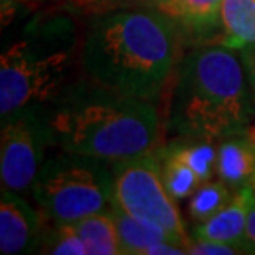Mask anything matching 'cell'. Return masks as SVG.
Instances as JSON below:
<instances>
[{
	"label": "cell",
	"instance_id": "1",
	"mask_svg": "<svg viewBox=\"0 0 255 255\" xmlns=\"http://www.w3.org/2000/svg\"><path fill=\"white\" fill-rule=\"evenodd\" d=\"M179 52L176 20L156 8L116 7L96 15L81 37L83 76L110 90L154 100Z\"/></svg>",
	"mask_w": 255,
	"mask_h": 255
},
{
	"label": "cell",
	"instance_id": "2",
	"mask_svg": "<svg viewBox=\"0 0 255 255\" xmlns=\"http://www.w3.org/2000/svg\"><path fill=\"white\" fill-rule=\"evenodd\" d=\"M52 146L110 162L156 151L159 113L152 100L76 78L45 108Z\"/></svg>",
	"mask_w": 255,
	"mask_h": 255
},
{
	"label": "cell",
	"instance_id": "3",
	"mask_svg": "<svg viewBox=\"0 0 255 255\" xmlns=\"http://www.w3.org/2000/svg\"><path fill=\"white\" fill-rule=\"evenodd\" d=\"M255 98L241 53L226 45L192 50L172 86L167 131L179 137H222L252 123Z\"/></svg>",
	"mask_w": 255,
	"mask_h": 255
},
{
	"label": "cell",
	"instance_id": "4",
	"mask_svg": "<svg viewBox=\"0 0 255 255\" xmlns=\"http://www.w3.org/2000/svg\"><path fill=\"white\" fill-rule=\"evenodd\" d=\"M81 40L73 25L55 20L5 50L0 58V116L47 108L73 81Z\"/></svg>",
	"mask_w": 255,
	"mask_h": 255
},
{
	"label": "cell",
	"instance_id": "5",
	"mask_svg": "<svg viewBox=\"0 0 255 255\" xmlns=\"http://www.w3.org/2000/svg\"><path fill=\"white\" fill-rule=\"evenodd\" d=\"M32 196L48 224H75L113 202V162L62 151L47 157Z\"/></svg>",
	"mask_w": 255,
	"mask_h": 255
},
{
	"label": "cell",
	"instance_id": "6",
	"mask_svg": "<svg viewBox=\"0 0 255 255\" xmlns=\"http://www.w3.org/2000/svg\"><path fill=\"white\" fill-rule=\"evenodd\" d=\"M113 202L129 216L162 231L177 246L189 249L192 239L162 182L156 151L113 162Z\"/></svg>",
	"mask_w": 255,
	"mask_h": 255
},
{
	"label": "cell",
	"instance_id": "7",
	"mask_svg": "<svg viewBox=\"0 0 255 255\" xmlns=\"http://www.w3.org/2000/svg\"><path fill=\"white\" fill-rule=\"evenodd\" d=\"M52 146L43 108H25L2 120L0 177L2 187L15 192L32 189Z\"/></svg>",
	"mask_w": 255,
	"mask_h": 255
},
{
	"label": "cell",
	"instance_id": "8",
	"mask_svg": "<svg viewBox=\"0 0 255 255\" xmlns=\"http://www.w3.org/2000/svg\"><path fill=\"white\" fill-rule=\"evenodd\" d=\"M47 217L30 206L20 192L2 187L0 201V252L5 255L32 254L38 251Z\"/></svg>",
	"mask_w": 255,
	"mask_h": 255
},
{
	"label": "cell",
	"instance_id": "9",
	"mask_svg": "<svg viewBox=\"0 0 255 255\" xmlns=\"http://www.w3.org/2000/svg\"><path fill=\"white\" fill-rule=\"evenodd\" d=\"M255 189L247 184L237 189L232 199L206 222H201L194 229V239H209L227 246H232L242 252V242L246 236L247 214L251 207Z\"/></svg>",
	"mask_w": 255,
	"mask_h": 255
},
{
	"label": "cell",
	"instance_id": "10",
	"mask_svg": "<svg viewBox=\"0 0 255 255\" xmlns=\"http://www.w3.org/2000/svg\"><path fill=\"white\" fill-rule=\"evenodd\" d=\"M217 146L216 174L219 179L237 191L251 184L255 171V144L246 132L222 137Z\"/></svg>",
	"mask_w": 255,
	"mask_h": 255
},
{
	"label": "cell",
	"instance_id": "11",
	"mask_svg": "<svg viewBox=\"0 0 255 255\" xmlns=\"http://www.w3.org/2000/svg\"><path fill=\"white\" fill-rule=\"evenodd\" d=\"M222 45L242 50L255 45V0H222Z\"/></svg>",
	"mask_w": 255,
	"mask_h": 255
},
{
	"label": "cell",
	"instance_id": "12",
	"mask_svg": "<svg viewBox=\"0 0 255 255\" xmlns=\"http://www.w3.org/2000/svg\"><path fill=\"white\" fill-rule=\"evenodd\" d=\"M110 212L115 219L116 231H118L121 255H146V251L152 244L159 241H171L162 231L129 216L115 202H111Z\"/></svg>",
	"mask_w": 255,
	"mask_h": 255
},
{
	"label": "cell",
	"instance_id": "13",
	"mask_svg": "<svg viewBox=\"0 0 255 255\" xmlns=\"http://www.w3.org/2000/svg\"><path fill=\"white\" fill-rule=\"evenodd\" d=\"M73 226L85 244L86 255H121L118 231L110 209L90 214Z\"/></svg>",
	"mask_w": 255,
	"mask_h": 255
},
{
	"label": "cell",
	"instance_id": "14",
	"mask_svg": "<svg viewBox=\"0 0 255 255\" xmlns=\"http://www.w3.org/2000/svg\"><path fill=\"white\" fill-rule=\"evenodd\" d=\"M156 154L159 157L162 182H164L169 196L174 201L191 197L197 187L202 184L197 172L171 146L161 147L159 151H156Z\"/></svg>",
	"mask_w": 255,
	"mask_h": 255
},
{
	"label": "cell",
	"instance_id": "15",
	"mask_svg": "<svg viewBox=\"0 0 255 255\" xmlns=\"http://www.w3.org/2000/svg\"><path fill=\"white\" fill-rule=\"evenodd\" d=\"M212 141L207 137H181L169 146L197 172L202 182H207L216 172L217 162V147Z\"/></svg>",
	"mask_w": 255,
	"mask_h": 255
},
{
	"label": "cell",
	"instance_id": "16",
	"mask_svg": "<svg viewBox=\"0 0 255 255\" xmlns=\"http://www.w3.org/2000/svg\"><path fill=\"white\" fill-rule=\"evenodd\" d=\"M222 0H177V22L192 32L209 33L221 23Z\"/></svg>",
	"mask_w": 255,
	"mask_h": 255
},
{
	"label": "cell",
	"instance_id": "17",
	"mask_svg": "<svg viewBox=\"0 0 255 255\" xmlns=\"http://www.w3.org/2000/svg\"><path fill=\"white\" fill-rule=\"evenodd\" d=\"M232 199V189L221 179L202 182L189 201V216L197 222H206Z\"/></svg>",
	"mask_w": 255,
	"mask_h": 255
},
{
	"label": "cell",
	"instance_id": "18",
	"mask_svg": "<svg viewBox=\"0 0 255 255\" xmlns=\"http://www.w3.org/2000/svg\"><path fill=\"white\" fill-rule=\"evenodd\" d=\"M38 254L85 255L86 249L73 224H50L40 241Z\"/></svg>",
	"mask_w": 255,
	"mask_h": 255
},
{
	"label": "cell",
	"instance_id": "19",
	"mask_svg": "<svg viewBox=\"0 0 255 255\" xmlns=\"http://www.w3.org/2000/svg\"><path fill=\"white\" fill-rule=\"evenodd\" d=\"M111 7H146V8H156L161 12L167 13L177 22V0H111L108 8Z\"/></svg>",
	"mask_w": 255,
	"mask_h": 255
},
{
	"label": "cell",
	"instance_id": "20",
	"mask_svg": "<svg viewBox=\"0 0 255 255\" xmlns=\"http://www.w3.org/2000/svg\"><path fill=\"white\" fill-rule=\"evenodd\" d=\"M187 254L191 255H236V254H242L239 249L227 246V244L217 242V241H209V239H194L189 249H187Z\"/></svg>",
	"mask_w": 255,
	"mask_h": 255
},
{
	"label": "cell",
	"instance_id": "21",
	"mask_svg": "<svg viewBox=\"0 0 255 255\" xmlns=\"http://www.w3.org/2000/svg\"><path fill=\"white\" fill-rule=\"evenodd\" d=\"M241 249H242V252H246V254H255V192H254L251 207H249L246 236H244V242Z\"/></svg>",
	"mask_w": 255,
	"mask_h": 255
},
{
	"label": "cell",
	"instance_id": "22",
	"mask_svg": "<svg viewBox=\"0 0 255 255\" xmlns=\"http://www.w3.org/2000/svg\"><path fill=\"white\" fill-rule=\"evenodd\" d=\"M239 53H241L244 66H246L247 78H249V83H251V88L255 98V45L239 50Z\"/></svg>",
	"mask_w": 255,
	"mask_h": 255
},
{
	"label": "cell",
	"instance_id": "23",
	"mask_svg": "<svg viewBox=\"0 0 255 255\" xmlns=\"http://www.w3.org/2000/svg\"><path fill=\"white\" fill-rule=\"evenodd\" d=\"M68 2L73 5L75 8H108V5L111 0H68Z\"/></svg>",
	"mask_w": 255,
	"mask_h": 255
},
{
	"label": "cell",
	"instance_id": "24",
	"mask_svg": "<svg viewBox=\"0 0 255 255\" xmlns=\"http://www.w3.org/2000/svg\"><path fill=\"white\" fill-rule=\"evenodd\" d=\"M251 184H252V187L255 189V171H254V174H252V179H251Z\"/></svg>",
	"mask_w": 255,
	"mask_h": 255
}]
</instances>
